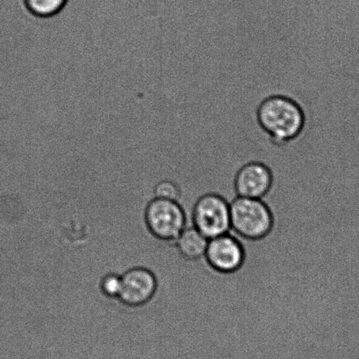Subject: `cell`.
I'll list each match as a JSON object with an SVG mask.
<instances>
[{
	"label": "cell",
	"instance_id": "cell-1",
	"mask_svg": "<svg viewBox=\"0 0 359 359\" xmlns=\"http://www.w3.org/2000/svg\"><path fill=\"white\" fill-rule=\"evenodd\" d=\"M256 117L261 130L276 147H285L295 141L306 126V114L301 104L280 94L261 101Z\"/></svg>",
	"mask_w": 359,
	"mask_h": 359
},
{
	"label": "cell",
	"instance_id": "cell-2",
	"mask_svg": "<svg viewBox=\"0 0 359 359\" xmlns=\"http://www.w3.org/2000/svg\"><path fill=\"white\" fill-rule=\"evenodd\" d=\"M233 232L249 239H259L270 231L273 219L260 198L237 197L229 205Z\"/></svg>",
	"mask_w": 359,
	"mask_h": 359
},
{
	"label": "cell",
	"instance_id": "cell-3",
	"mask_svg": "<svg viewBox=\"0 0 359 359\" xmlns=\"http://www.w3.org/2000/svg\"><path fill=\"white\" fill-rule=\"evenodd\" d=\"M144 219L149 232L163 243H175L186 228V215L174 201L153 198L145 209Z\"/></svg>",
	"mask_w": 359,
	"mask_h": 359
},
{
	"label": "cell",
	"instance_id": "cell-4",
	"mask_svg": "<svg viewBox=\"0 0 359 359\" xmlns=\"http://www.w3.org/2000/svg\"><path fill=\"white\" fill-rule=\"evenodd\" d=\"M194 226L208 240L225 235L230 225L229 205L217 195L202 197L195 205Z\"/></svg>",
	"mask_w": 359,
	"mask_h": 359
},
{
	"label": "cell",
	"instance_id": "cell-5",
	"mask_svg": "<svg viewBox=\"0 0 359 359\" xmlns=\"http://www.w3.org/2000/svg\"><path fill=\"white\" fill-rule=\"evenodd\" d=\"M159 281L151 270L135 267L121 276L118 301L128 308H140L152 301L158 294Z\"/></svg>",
	"mask_w": 359,
	"mask_h": 359
},
{
	"label": "cell",
	"instance_id": "cell-6",
	"mask_svg": "<svg viewBox=\"0 0 359 359\" xmlns=\"http://www.w3.org/2000/svg\"><path fill=\"white\" fill-rule=\"evenodd\" d=\"M273 170L261 160H250L237 170L235 184L238 197L261 198L273 184Z\"/></svg>",
	"mask_w": 359,
	"mask_h": 359
},
{
	"label": "cell",
	"instance_id": "cell-7",
	"mask_svg": "<svg viewBox=\"0 0 359 359\" xmlns=\"http://www.w3.org/2000/svg\"><path fill=\"white\" fill-rule=\"evenodd\" d=\"M205 257L215 269L230 273L241 266L243 252L239 242L225 233L209 240Z\"/></svg>",
	"mask_w": 359,
	"mask_h": 359
},
{
	"label": "cell",
	"instance_id": "cell-8",
	"mask_svg": "<svg viewBox=\"0 0 359 359\" xmlns=\"http://www.w3.org/2000/svg\"><path fill=\"white\" fill-rule=\"evenodd\" d=\"M209 240L194 226H186L175 241L177 252L190 261L207 259L205 252Z\"/></svg>",
	"mask_w": 359,
	"mask_h": 359
},
{
	"label": "cell",
	"instance_id": "cell-9",
	"mask_svg": "<svg viewBox=\"0 0 359 359\" xmlns=\"http://www.w3.org/2000/svg\"><path fill=\"white\" fill-rule=\"evenodd\" d=\"M23 2L29 15L38 19H50L64 12L68 0H24Z\"/></svg>",
	"mask_w": 359,
	"mask_h": 359
},
{
	"label": "cell",
	"instance_id": "cell-10",
	"mask_svg": "<svg viewBox=\"0 0 359 359\" xmlns=\"http://www.w3.org/2000/svg\"><path fill=\"white\" fill-rule=\"evenodd\" d=\"M154 195V198L179 202L180 190L179 186L174 181L165 179L156 184Z\"/></svg>",
	"mask_w": 359,
	"mask_h": 359
},
{
	"label": "cell",
	"instance_id": "cell-11",
	"mask_svg": "<svg viewBox=\"0 0 359 359\" xmlns=\"http://www.w3.org/2000/svg\"><path fill=\"white\" fill-rule=\"evenodd\" d=\"M100 290L108 298L118 299L121 290V276L110 273L100 281Z\"/></svg>",
	"mask_w": 359,
	"mask_h": 359
}]
</instances>
